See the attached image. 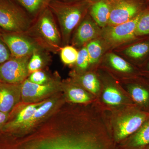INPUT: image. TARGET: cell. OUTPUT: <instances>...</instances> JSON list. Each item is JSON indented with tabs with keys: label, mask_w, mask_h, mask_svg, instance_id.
Wrapping results in <instances>:
<instances>
[{
	"label": "cell",
	"mask_w": 149,
	"mask_h": 149,
	"mask_svg": "<svg viewBox=\"0 0 149 149\" xmlns=\"http://www.w3.org/2000/svg\"><path fill=\"white\" fill-rule=\"evenodd\" d=\"M60 111H54L49 116L35 126L36 135L23 146L13 136L8 138L0 149H102L94 136L72 130L73 125Z\"/></svg>",
	"instance_id": "obj_1"
},
{
	"label": "cell",
	"mask_w": 149,
	"mask_h": 149,
	"mask_svg": "<svg viewBox=\"0 0 149 149\" xmlns=\"http://www.w3.org/2000/svg\"><path fill=\"white\" fill-rule=\"evenodd\" d=\"M93 1L52 0L50 3L48 7L53 14L58 25L63 47L69 45L72 32L88 13Z\"/></svg>",
	"instance_id": "obj_2"
},
{
	"label": "cell",
	"mask_w": 149,
	"mask_h": 149,
	"mask_svg": "<svg viewBox=\"0 0 149 149\" xmlns=\"http://www.w3.org/2000/svg\"><path fill=\"white\" fill-rule=\"evenodd\" d=\"M24 33L49 53L57 54L63 47L58 25L49 7L35 19Z\"/></svg>",
	"instance_id": "obj_3"
},
{
	"label": "cell",
	"mask_w": 149,
	"mask_h": 149,
	"mask_svg": "<svg viewBox=\"0 0 149 149\" xmlns=\"http://www.w3.org/2000/svg\"><path fill=\"white\" fill-rule=\"evenodd\" d=\"M33 20L13 0H0V29L6 32L24 33Z\"/></svg>",
	"instance_id": "obj_4"
},
{
	"label": "cell",
	"mask_w": 149,
	"mask_h": 149,
	"mask_svg": "<svg viewBox=\"0 0 149 149\" xmlns=\"http://www.w3.org/2000/svg\"><path fill=\"white\" fill-rule=\"evenodd\" d=\"M144 10L127 22L102 28L100 38L107 47H116L136 39V26Z\"/></svg>",
	"instance_id": "obj_5"
},
{
	"label": "cell",
	"mask_w": 149,
	"mask_h": 149,
	"mask_svg": "<svg viewBox=\"0 0 149 149\" xmlns=\"http://www.w3.org/2000/svg\"><path fill=\"white\" fill-rule=\"evenodd\" d=\"M0 33L12 57H23L31 56L38 51L45 50L25 33L6 32L1 29Z\"/></svg>",
	"instance_id": "obj_6"
},
{
	"label": "cell",
	"mask_w": 149,
	"mask_h": 149,
	"mask_svg": "<svg viewBox=\"0 0 149 149\" xmlns=\"http://www.w3.org/2000/svg\"><path fill=\"white\" fill-rule=\"evenodd\" d=\"M30 56L21 58L11 57L0 64V82L10 84H19L27 79Z\"/></svg>",
	"instance_id": "obj_7"
},
{
	"label": "cell",
	"mask_w": 149,
	"mask_h": 149,
	"mask_svg": "<svg viewBox=\"0 0 149 149\" xmlns=\"http://www.w3.org/2000/svg\"><path fill=\"white\" fill-rule=\"evenodd\" d=\"M22 100L24 103H30L41 101L40 100L56 93L63 87V83L57 79H52L49 82L39 85L32 83L27 79L20 83Z\"/></svg>",
	"instance_id": "obj_8"
},
{
	"label": "cell",
	"mask_w": 149,
	"mask_h": 149,
	"mask_svg": "<svg viewBox=\"0 0 149 149\" xmlns=\"http://www.w3.org/2000/svg\"><path fill=\"white\" fill-rule=\"evenodd\" d=\"M143 0H119L112 2L107 26L127 22L144 10Z\"/></svg>",
	"instance_id": "obj_9"
},
{
	"label": "cell",
	"mask_w": 149,
	"mask_h": 149,
	"mask_svg": "<svg viewBox=\"0 0 149 149\" xmlns=\"http://www.w3.org/2000/svg\"><path fill=\"white\" fill-rule=\"evenodd\" d=\"M101 32L102 28L88 13L74 29L70 42L74 47L81 48L92 40L100 37Z\"/></svg>",
	"instance_id": "obj_10"
},
{
	"label": "cell",
	"mask_w": 149,
	"mask_h": 149,
	"mask_svg": "<svg viewBox=\"0 0 149 149\" xmlns=\"http://www.w3.org/2000/svg\"><path fill=\"white\" fill-rule=\"evenodd\" d=\"M45 101L29 104L22 109L17 105L9 113L8 119L3 127L1 133H14L20 125L32 117L35 111Z\"/></svg>",
	"instance_id": "obj_11"
},
{
	"label": "cell",
	"mask_w": 149,
	"mask_h": 149,
	"mask_svg": "<svg viewBox=\"0 0 149 149\" xmlns=\"http://www.w3.org/2000/svg\"><path fill=\"white\" fill-rule=\"evenodd\" d=\"M148 117L145 113L136 111L120 118L116 122V139L122 140L136 133L147 120Z\"/></svg>",
	"instance_id": "obj_12"
},
{
	"label": "cell",
	"mask_w": 149,
	"mask_h": 149,
	"mask_svg": "<svg viewBox=\"0 0 149 149\" xmlns=\"http://www.w3.org/2000/svg\"><path fill=\"white\" fill-rule=\"evenodd\" d=\"M21 97L20 84L1 83L0 85V111L9 113L17 105Z\"/></svg>",
	"instance_id": "obj_13"
},
{
	"label": "cell",
	"mask_w": 149,
	"mask_h": 149,
	"mask_svg": "<svg viewBox=\"0 0 149 149\" xmlns=\"http://www.w3.org/2000/svg\"><path fill=\"white\" fill-rule=\"evenodd\" d=\"M57 98L53 97L46 100L42 105L35 111L32 117L20 125L14 132L12 134H18L22 132L29 131L39 124L43 119H45L46 116L49 115V113L53 111L55 108Z\"/></svg>",
	"instance_id": "obj_14"
},
{
	"label": "cell",
	"mask_w": 149,
	"mask_h": 149,
	"mask_svg": "<svg viewBox=\"0 0 149 149\" xmlns=\"http://www.w3.org/2000/svg\"><path fill=\"white\" fill-rule=\"evenodd\" d=\"M112 2L107 0H93L88 13L101 28L107 26Z\"/></svg>",
	"instance_id": "obj_15"
},
{
	"label": "cell",
	"mask_w": 149,
	"mask_h": 149,
	"mask_svg": "<svg viewBox=\"0 0 149 149\" xmlns=\"http://www.w3.org/2000/svg\"><path fill=\"white\" fill-rule=\"evenodd\" d=\"M23 9L33 21L45 9L49 6L52 0H13Z\"/></svg>",
	"instance_id": "obj_16"
},
{
	"label": "cell",
	"mask_w": 149,
	"mask_h": 149,
	"mask_svg": "<svg viewBox=\"0 0 149 149\" xmlns=\"http://www.w3.org/2000/svg\"><path fill=\"white\" fill-rule=\"evenodd\" d=\"M72 76L75 81H77L89 92L97 94L100 88V81L97 76L93 72L72 73Z\"/></svg>",
	"instance_id": "obj_17"
},
{
	"label": "cell",
	"mask_w": 149,
	"mask_h": 149,
	"mask_svg": "<svg viewBox=\"0 0 149 149\" xmlns=\"http://www.w3.org/2000/svg\"><path fill=\"white\" fill-rule=\"evenodd\" d=\"M90 65L98 62L107 47L100 37L92 40L86 45Z\"/></svg>",
	"instance_id": "obj_18"
},
{
	"label": "cell",
	"mask_w": 149,
	"mask_h": 149,
	"mask_svg": "<svg viewBox=\"0 0 149 149\" xmlns=\"http://www.w3.org/2000/svg\"><path fill=\"white\" fill-rule=\"evenodd\" d=\"M49 53L45 50L38 51L34 53L29 59L28 63V72L29 74L42 68L49 61Z\"/></svg>",
	"instance_id": "obj_19"
},
{
	"label": "cell",
	"mask_w": 149,
	"mask_h": 149,
	"mask_svg": "<svg viewBox=\"0 0 149 149\" xmlns=\"http://www.w3.org/2000/svg\"><path fill=\"white\" fill-rule=\"evenodd\" d=\"M64 84L67 87V95L70 102L74 103L83 104L91 100L90 95L83 88L74 84Z\"/></svg>",
	"instance_id": "obj_20"
},
{
	"label": "cell",
	"mask_w": 149,
	"mask_h": 149,
	"mask_svg": "<svg viewBox=\"0 0 149 149\" xmlns=\"http://www.w3.org/2000/svg\"><path fill=\"white\" fill-rule=\"evenodd\" d=\"M131 145L135 148H142L149 144V119L144 123L131 139Z\"/></svg>",
	"instance_id": "obj_21"
},
{
	"label": "cell",
	"mask_w": 149,
	"mask_h": 149,
	"mask_svg": "<svg viewBox=\"0 0 149 149\" xmlns=\"http://www.w3.org/2000/svg\"><path fill=\"white\" fill-rule=\"evenodd\" d=\"M106 59L109 64L117 71L129 73L133 71L132 66L120 56L113 53L107 54Z\"/></svg>",
	"instance_id": "obj_22"
},
{
	"label": "cell",
	"mask_w": 149,
	"mask_h": 149,
	"mask_svg": "<svg viewBox=\"0 0 149 149\" xmlns=\"http://www.w3.org/2000/svg\"><path fill=\"white\" fill-rule=\"evenodd\" d=\"M123 52L130 58H142L149 53V41L132 45L125 49Z\"/></svg>",
	"instance_id": "obj_23"
},
{
	"label": "cell",
	"mask_w": 149,
	"mask_h": 149,
	"mask_svg": "<svg viewBox=\"0 0 149 149\" xmlns=\"http://www.w3.org/2000/svg\"><path fill=\"white\" fill-rule=\"evenodd\" d=\"M104 102L107 104L117 106L122 103L123 97L120 91L112 85H109L104 90L102 95Z\"/></svg>",
	"instance_id": "obj_24"
},
{
	"label": "cell",
	"mask_w": 149,
	"mask_h": 149,
	"mask_svg": "<svg viewBox=\"0 0 149 149\" xmlns=\"http://www.w3.org/2000/svg\"><path fill=\"white\" fill-rule=\"evenodd\" d=\"M129 92L133 100L137 103L146 105L149 102V93L146 89L139 85H130Z\"/></svg>",
	"instance_id": "obj_25"
},
{
	"label": "cell",
	"mask_w": 149,
	"mask_h": 149,
	"mask_svg": "<svg viewBox=\"0 0 149 149\" xmlns=\"http://www.w3.org/2000/svg\"><path fill=\"white\" fill-rule=\"evenodd\" d=\"M62 62L66 65L74 64L77 60L78 51L72 45L63 46L60 51Z\"/></svg>",
	"instance_id": "obj_26"
},
{
	"label": "cell",
	"mask_w": 149,
	"mask_h": 149,
	"mask_svg": "<svg viewBox=\"0 0 149 149\" xmlns=\"http://www.w3.org/2000/svg\"><path fill=\"white\" fill-rule=\"evenodd\" d=\"M136 36L149 35V9L144 10L136 26Z\"/></svg>",
	"instance_id": "obj_27"
},
{
	"label": "cell",
	"mask_w": 149,
	"mask_h": 149,
	"mask_svg": "<svg viewBox=\"0 0 149 149\" xmlns=\"http://www.w3.org/2000/svg\"><path fill=\"white\" fill-rule=\"evenodd\" d=\"M74 64L79 72L85 71L90 66L89 56L86 46L80 48V50L78 51L77 60Z\"/></svg>",
	"instance_id": "obj_28"
},
{
	"label": "cell",
	"mask_w": 149,
	"mask_h": 149,
	"mask_svg": "<svg viewBox=\"0 0 149 149\" xmlns=\"http://www.w3.org/2000/svg\"><path fill=\"white\" fill-rule=\"evenodd\" d=\"M27 79L32 83L43 85L49 82L52 78L49 77L45 72L39 70L29 74Z\"/></svg>",
	"instance_id": "obj_29"
},
{
	"label": "cell",
	"mask_w": 149,
	"mask_h": 149,
	"mask_svg": "<svg viewBox=\"0 0 149 149\" xmlns=\"http://www.w3.org/2000/svg\"><path fill=\"white\" fill-rule=\"evenodd\" d=\"M9 49L3 40L0 33V64L11 57Z\"/></svg>",
	"instance_id": "obj_30"
},
{
	"label": "cell",
	"mask_w": 149,
	"mask_h": 149,
	"mask_svg": "<svg viewBox=\"0 0 149 149\" xmlns=\"http://www.w3.org/2000/svg\"><path fill=\"white\" fill-rule=\"evenodd\" d=\"M9 113L0 111V133H1L3 127L7 121Z\"/></svg>",
	"instance_id": "obj_31"
},
{
	"label": "cell",
	"mask_w": 149,
	"mask_h": 149,
	"mask_svg": "<svg viewBox=\"0 0 149 149\" xmlns=\"http://www.w3.org/2000/svg\"><path fill=\"white\" fill-rule=\"evenodd\" d=\"M64 1H86V0H60Z\"/></svg>",
	"instance_id": "obj_32"
},
{
	"label": "cell",
	"mask_w": 149,
	"mask_h": 149,
	"mask_svg": "<svg viewBox=\"0 0 149 149\" xmlns=\"http://www.w3.org/2000/svg\"><path fill=\"white\" fill-rule=\"evenodd\" d=\"M107 1H109L111 2L116 1H119V0H107Z\"/></svg>",
	"instance_id": "obj_33"
},
{
	"label": "cell",
	"mask_w": 149,
	"mask_h": 149,
	"mask_svg": "<svg viewBox=\"0 0 149 149\" xmlns=\"http://www.w3.org/2000/svg\"><path fill=\"white\" fill-rule=\"evenodd\" d=\"M146 2L147 3H148L149 4V0H146Z\"/></svg>",
	"instance_id": "obj_34"
},
{
	"label": "cell",
	"mask_w": 149,
	"mask_h": 149,
	"mask_svg": "<svg viewBox=\"0 0 149 149\" xmlns=\"http://www.w3.org/2000/svg\"><path fill=\"white\" fill-rule=\"evenodd\" d=\"M148 69L149 70V62L148 63Z\"/></svg>",
	"instance_id": "obj_35"
},
{
	"label": "cell",
	"mask_w": 149,
	"mask_h": 149,
	"mask_svg": "<svg viewBox=\"0 0 149 149\" xmlns=\"http://www.w3.org/2000/svg\"><path fill=\"white\" fill-rule=\"evenodd\" d=\"M1 82H0V85H1Z\"/></svg>",
	"instance_id": "obj_36"
}]
</instances>
